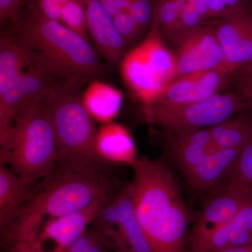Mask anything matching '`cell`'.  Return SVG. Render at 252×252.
<instances>
[{
	"label": "cell",
	"mask_w": 252,
	"mask_h": 252,
	"mask_svg": "<svg viewBox=\"0 0 252 252\" xmlns=\"http://www.w3.org/2000/svg\"><path fill=\"white\" fill-rule=\"evenodd\" d=\"M12 26L13 34L28 50L32 63L56 79L81 89L105 73L92 41L46 17L34 0L25 2Z\"/></svg>",
	"instance_id": "obj_1"
},
{
	"label": "cell",
	"mask_w": 252,
	"mask_h": 252,
	"mask_svg": "<svg viewBox=\"0 0 252 252\" xmlns=\"http://www.w3.org/2000/svg\"><path fill=\"white\" fill-rule=\"evenodd\" d=\"M137 220L152 252H187L189 212L175 177L162 160L137 159L131 166Z\"/></svg>",
	"instance_id": "obj_2"
},
{
	"label": "cell",
	"mask_w": 252,
	"mask_h": 252,
	"mask_svg": "<svg viewBox=\"0 0 252 252\" xmlns=\"http://www.w3.org/2000/svg\"><path fill=\"white\" fill-rule=\"evenodd\" d=\"M114 181L106 173L91 174L56 167L38 182L31 198L1 233L3 247L46 223L77 213L97 200L115 194Z\"/></svg>",
	"instance_id": "obj_3"
},
{
	"label": "cell",
	"mask_w": 252,
	"mask_h": 252,
	"mask_svg": "<svg viewBox=\"0 0 252 252\" xmlns=\"http://www.w3.org/2000/svg\"><path fill=\"white\" fill-rule=\"evenodd\" d=\"M79 89L65 81H56L41 94L57 144V167L86 173H105L106 162L96 152L94 119L84 107Z\"/></svg>",
	"instance_id": "obj_4"
},
{
	"label": "cell",
	"mask_w": 252,
	"mask_h": 252,
	"mask_svg": "<svg viewBox=\"0 0 252 252\" xmlns=\"http://www.w3.org/2000/svg\"><path fill=\"white\" fill-rule=\"evenodd\" d=\"M0 146V162L26 182L36 185L55 171L59 163L57 144L41 94L18 113Z\"/></svg>",
	"instance_id": "obj_5"
},
{
	"label": "cell",
	"mask_w": 252,
	"mask_h": 252,
	"mask_svg": "<svg viewBox=\"0 0 252 252\" xmlns=\"http://www.w3.org/2000/svg\"><path fill=\"white\" fill-rule=\"evenodd\" d=\"M119 68L126 85L144 105L154 102L177 77L175 55L154 23L143 40L127 51Z\"/></svg>",
	"instance_id": "obj_6"
},
{
	"label": "cell",
	"mask_w": 252,
	"mask_h": 252,
	"mask_svg": "<svg viewBox=\"0 0 252 252\" xmlns=\"http://www.w3.org/2000/svg\"><path fill=\"white\" fill-rule=\"evenodd\" d=\"M252 107V104L237 93H220L205 100L192 103L153 102L144 105V114L149 124L165 132L181 133L218 125Z\"/></svg>",
	"instance_id": "obj_7"
},
{
	"label": "cell",
	"mask_w": 252,
	"mask_h": 252,
	"mask_svg": "<svg viewBox=\"0 0 252 252\" xmlns=\"http://www.w3.org/2000/svg\"><path fill=\"white\" fill-rule=\"evenodd\" d=\"M91 225L109 250L152 252L136 217L130 185L102 205Z\"/></svg>",
	"instance_id": "obj_8"
},
{
	"label": "cell",
	"mask_w": 252,
	"mask_h": 252,
	"mask_svg": "<svg viewBox=\"0 0 252 252\" xmlns=\"http://www.w3.org/2000/svg\"><path fill=\"white\" fill-rule=\"evenodd\" d=\"M112 196L97 200L82 211L50 221L4 248L6 252H67Z\"/></svg>",
	"instance_id": "obj_9"
},
{
	"label": "cell",
	"mask_w": 252,
	"mask_h": 252,
	"mask_svg": "<svg viewBox=\"0 0 252 252\" xmlns=\"http://www.w3.org/2000/svg\"><path fill=\"white\" fill-rule=\"evenodd\" d=\"M58 80L32 63L22 75L0 91V143L9 135L18 113Z\"/></svg>",
	"instance_id": "obj_10"
},
{
	"label": "cell",
	"mask_w": 252,
	"mask_h": 252,
	"mask_svg": "<svg viewBox=\"0 0 252 252\" xmlns=\"http://www.w3.org/2000/svg\"><path fill=\"white\" fill-rule=\"evenodd\" d=\"M230 77L252 68V13L249 10L220 19L215 28Z\"/></svg>",
	"instance_id": "obj_11"
},
{
	"label": "cell",
	"mask_w": 252,
	"mask_h": 252,
	"mask_svg": "<svg viewBox=\"0 0 252 252\" xmlns=\"http://www.w3.org/2000/svg\"><path fill=\"white\" fill-rule=\"evenodd\" d=\"M177 78L191 73L225 69L223 49L215 28L203 26L178 48L175 54Z\"/></svg>",
	"instance_id": "obj_12"
},
{
	"label": "cell",
	"mask_w": 252,
	"mask_h": 252,
	"mask_svg": "<svg viewBox=\"0 0 252 252\" xmlns=\"http://www.w3.org/2000/svg\"><path fill=\"white\" fill-rule=\"evenodd\" d=\"M230 77L223 68L182 76L174 79L154 102L182 104L205 100L220 94Z\"/></svg>",
	"instance_id": "obj_13"
},
{
	"label": "cell",
	"mask_w": 252,
	"mask_h": 252,
	"mask_svg": "<svg viewBox=\"0 0 252 252\" xmlns=\"http://www.w3.org/2000/svg\"><path fill=\"white\" fill-rule=\"evenodd\" d=\"M85 7L89 36L107 67H119L127 51L125 41L114 23V18L104 9L99 0H81Z\"/></svg>",
	"instance_id": "obj_14"
},
{
	"label": "cell",
	"mask_w": 252,
	"mask_h": 252,
	"mask_svg": "<svg viewBox=\"0 0 252 252\" xmlns=\"http://www.w3.org/2000/svg\"><path fill=\"white\" fill-rule=\"evenodd\" d=\"M165 135L167 152L184 175L220 150L209 127L181 133L165 132Z\"/></svg>",
	"instance_id": "obj_15"
},
{
	"label": "cell",
	"mask_w": 252,
	"mask_h": 252,
	"mask_svg": "<svg viewBox=\"0 0 252 252\" xmlns=\"http://www.w3.org/2000/svg\"><path fill=\"white\" fill-rule=\"evenodd\" d=\"M252 195L251 189L230 180L204 207L192 235L201 234L230 221Z\"/></svg>",
	"instance_id": "obj_16"
},
{
	"label": "cell",
	"mask_w": 252,
	"mask_h": 252,
	"mask_svg": "<svg viewBox=\"0 0 252 252\" xmlns=\"http://www.w3.org/2000/svg\"><path fill=\"white\" fill-rule=\"evenodd\" d=\"M240 149H220L207 157L185 176L187 185L194 190H207L216 187L234 170Z\"/></svg>",
	"instance_id": "obj_17"
},
{
	"label": "cell",
	"mask_w": 252,
	"mask_h": 252,
	"mask_svg": "<svg viewBox=\"0 0 252 252\" xmlns=\"http://www.w3.org/2000/svg\"><path fill=\"white\" fill-rule=\"evenodd\" d=\"M95 149L105 162L127 164L132 166L137 160L132 136L124 126L117 123L104 124L97 130Z\"/></svg>",
	"instance_id": "obj_18"
},
{
	"label": "cell",
	"mask_w": 252,
	"mask_h": 252,
	"mask_svg": "<svg viewBox=\"0 0 252 252\" xmlns=\"http://www.w3.org/2000/svg\"><path fill=\"white\" fill-rule=\"evenodd\" d=\"M34 184L20 178L7 165L0 162V231L11 224L18 212L31 198Z\"/></svg>",
	"instance_id": "obj_19"
},
{
	"label": "cell",
	"mask_w": 252,
	"mask_h": 252,
	"mask_svg": "<svg viewBox=\"0 0 252 252\" xmlns=\"http://www.w3.org/2000/svg\"><path fill=\"white\" fill-rule=\"evenodd\" d=\"M84 107L96 122H112L122 108V91L98 79L91 81L82 94Z\"/></svg>",
	"instance_id": "obj_20"
},
{
	"label": "cell",
	"mask_w": 252,
	"mask_h": 252,
	"mask_svg": "<svg viewBox=\"0 0 252 252\" xmlns=\"http://www.w3.org/2000/svg\"><path fill=\"white\" fill-rule=\"evenodd\" d=\"M209 129L220 149L243 150L252 141V110H244Z\"/></svg>",
	"instance_id": "obj_21"
},
{
	"label": "cell",
	"mask_w": 252,
	"mask_h": 252,
	"mask_svg": "<svg viewBox=\"0 0 252 252\" xmlns=\"http://www.w3.org/2000/svg\"><path fill=\"white\" fill-rule=\"evenodd\" d=\"M183 0H156L154 23L164 41L181 45L180 13Z\"/></svg>",
	"instance_id": "obj_22"
},
{
	"label": "cell",
	"mask_w": 252,
	"mask_h": 252,
	"mask_svg": "<svg viewBox=\"0 0 252 252\" xmlns=\"http://www.w3.org/2000/svg\"><path fill=\"white\" fill-rule=\"evenodd\" d=\"M61 23L71 31L91 41L88 32L85 7L81 0H67L63 5Z\"/></svg>",
	"instance_id": "obj_23"
},
{
	"label": "cell",
	"mask_w": 252,
	"mask_h": 252,
	"mask_svg": "<svg viewBox=\"0 0 252 252\" xmlns=\"http://www.w3.org/2000/svg\"><path fill=\"white\" fill-rule=\"evenodd\" d=\"M156 0H130V12L144 33L150 31L154 24Z\"/></svg>",
	"instance_id": "obj_24"
},
{
	"label": "cell",
	"mask_w": 252,
	"mask_h": 252,
	"mask_svg": "<svg viewBox=\"0 0 252 252\" xmlns=\"http://www.w3.org/2000/svg\"><path fill=\"white\" fill-rule=\"evenodd\" d=\"M113 18L127 49L143 36V31L127 10L119 13Z\"/></svg>",
	"instance_id": "obj_25"
},
{
	"label": "cell",
	"mask_w": 252,
	"mask_h": 252,
	"mask_svg": "<svg viewBox=\"0 0 252 252\" xmlns=\"http://www.w3.org/2000/svg\"><path fill=\"white\" fill-rule=\"evenodd\" d=\"M229 179L252 190V141L240 153Z\"/></svg>",
	"instance_id": "obj_26"
},
{
	"label": "cell",
	"mask_w": 252,
	"mask_h": 252,
	"mask_svg": "<svg viewBox=\"0 0 252 252\" xmlns=\"http://www.w3.org/2000/svg\"><path fill=\"white\" fill-rule=\"evenodd\" d=\"M27 0H0V21L16 22Z\"/></svg>",
	"instance_id": "obj_27"
},
{
	"label": "cell",
	"mask_w": 252,
	"mask_h": 252,
	"mask_svg": "<svg viewBox=\"0 0 252 252\" xmlns=\"http://www.w3.org/2000/svg\"><path fill=\"white\" fill-rule=\"evenodd\" d=\"M38 8L46 17L61 22V6L57 0H34Z\"/></svg>",
	"instance_id": "obj_28"
},
{
	"label": "cell",
	"mask_w": 252,
	"mask_h": 252,
	"mask_svg": "<svg viewBox=\"0 0 252 252\" xmlns=\"http://www.w3.org/2000/svg\"><path fill=\"white\" fill-rule=\"evenodd\" d=\"M235 86L237 94L245 97L252 104V74L235 75Z\"/></svg>",
	"instance_id": "obj_29"
},
{
	"label": "cell",
	"mask_w": 252,
	"mask_h": 252,
	"mask_svg": "<svg viewBox=\"0 0 252 252\" xmlns=\"http://www.w3.org/2000/svg\"><path fill=\"white\" fill-rule=\"evenodd\" d=\"M112 17L127 9L130 0H99Z\"/></svg>",
	"instance_id": "obj_30"
},
{
	"label": "cell",
	"mask_w": 252,
	"mask_h": 252,
	"mask_svg": "<svg viewBox=\"0 0 252 252\" xmlns=\"http://www.w3.org/2000/svg\"><path fill=\"white\" fill-rule=\"evenodd\" d=\"M187 1L191 5L196 13L203 18L204 21L213 18L211 8L207 0H187Z\"/></svg>",
	"instance_id": "obj_31"
},
{
	"label": "cell",
	"mask_w": 252,
	"mask_h": 252,
	"mask_svg": "<svg viewBox=\"0 0 252 252\" xmlns=\"http://www.w3.org/2000/svg\"><path fill=\"white\" fill-rule=\"evenodd\" d=\"M211 8L213 18L225 19L229 17L225 0H207Z\"/></svg>",
	"instance_id": "obj_32"
},
{
	"label": "cell",
	"mask_w": 252,
	"mask_h": 252,
	"mask_svg": "<svg viewBox=\"0 0 252 252\" xmlns=\"http://www.w3.org/2000/svg\"><path fill=\"white\" fill-rule=\"evenodd\" d=\"M229 17L248 10L247 5L249 0H225Z\"/></svg>",
	"instance_id": "obj_33"
},
{
	"label": "cell",
	"mask_w": 252,
	"mask_h": 252,
	"mask_svg": "<svg viewBox=\"0 0 252 252\" xmlns=\"http://www.w3.org/2000/svg\"><path fill=\"white\" fill-rule=\"evenodd\" d=\"M189 252H252V246L245 248H230L220 251H192Z\"/></svg>",
	"instance_id": "obj_34"
},
{
	"label": "cell",
	"mask_w": 252,
	"mask_h": 252,
	"mask_svg": "<svg viewBox=\"0 0 252 252\" xmlns=\"http://www.w3.org/2000/svg\"><path fill=\"white\" fill-rule=\"evenodd\" d=\"M252 74V68L250 69V70L247 71V72L242 73V74Z\"/></svg>",
	"instance_id": "obj_35"
},
{
	"label": "cell",
	"mask_w": 252,
	"mask_h": 252,
	"mask_svg": "<svg viewBox=\"0 0 252 252\" xmlns=\"http://www.w3.org/2000/svg\"><path fill=\"white\" fill-rule=\"evenodd\" d=\"M57 1H59L61 6H63V5L64 4L67 0H57Z\"/></svg>",
	"instance_id": "obj_36"
},
{
	"label": "cell",
	"mask_w": 252,
	"mask_h": 252,
	"mask_svg": "<svg viewBox=\"0 0 252 252\" xmlns=\"http://www.w3.org/2000/svg\"><path fill=\"white\" fill-rule=\"evenodd\" d=\"M183 1H187V0H183Z\"/></svg>",
	"instance_id": "obj_37"
},
{
	"label": "cell",
	"mask_w": 252,
	"mask_h": 252,
	"mask_svg": "<svg viewBox=\"0 0 252 252\" xmlns=\"http://www.w3.org/2000/svg\"><path fill=\"white\" fill-rule=\"evenodd\" d=\"M68 252V251H67V252Z\"/></svg>",
	"instance_id": "obj_38"
}]
</instances>
